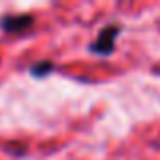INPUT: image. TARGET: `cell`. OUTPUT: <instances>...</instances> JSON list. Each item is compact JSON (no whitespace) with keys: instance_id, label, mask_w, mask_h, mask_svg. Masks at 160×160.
Returning a JSON list of instances; mask_svg holds the SVG:
<instances>
[{"instance_id":"3957f363","label":"cell","mask_w":160,"mask_h":160,"mask_svg":"<svg viewBox=\"0 0 160 160\" xmlns=\"http://www.w3.org/2000/svg\"><path fill=\"white\" fill-rule=\"evenodd\" d=\"M51 69H53V63H49V61H41V63H37V65H32V67H31L32 75H37V77H41V75L49 73Z\"/></svg>"},{"instance_id":"7a4b0ae2","label":"cell","mask_w":160,"mask_h":160,"mask_svg":"<svg viewBox=\"0 0 160 160\" xmlns=\"http://www.w3.org/2000/svg\"><path fill=\"white\" fill-rule=\"evenodd\" d=\"M32 24V16L31 14H18V16H4L0 20V27L4 32H20L27 27Z\"/></svg>"},{"instance_id":"6da1fadb","label":"cell","mask_w":160,"mask_h":160,"mask_svg":"<svg viewBox=\"0 0 160 160\" xmlns=\"http://www.w3.org/2000/svg\"><path fill=\"white\" fill-rule=\"evenodd\" d=\"M120 31H122V27L116 24V22L103 27L102 32L98 35V39H95L93 45H91V51L98 53V55H109L113 51V47H116V41H118V37H120Z\"/></svg>"}]
</instances>
